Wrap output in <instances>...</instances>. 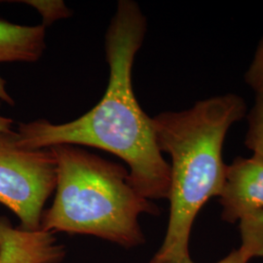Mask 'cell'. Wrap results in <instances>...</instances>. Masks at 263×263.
<instances>
[{
  "mask_svg": "<svg viewBox=\"0 0 263 263\" xmlns=\"http://www.w3.org/2000/svg\"><path fill=\"white\" fill-rule=\"evenodd\" d=\"M9 134V133H8ZM53 149H22L0 135V203L20 219V227L40 230L44 206L56 188Z\"/></svg>",
  "mask_w": 263,
  "mask_h": 263,
  "instance_id": "cell-4",
  "label": "cell"
},
{
  "mask_svg": "<svg viewBox=\"0 0 263 263\" xmlns=\"http://www.w3.org/2000/svg\"><path fill=\"white\" fill-rule=\"evenodd\" d=\"M66 256V247L55 234L15 227L0 216V263H62Z\"/></svg>",
  "mask_w": 263,
  "mask_h": 263,
  "instance_id": "cell-6",
  "label": "cell"
},
{
  "mask_svg": "<svg viewBox=\"0 0 263 263\" xmlns=\"http://www.w3.org/2000/svg\"><path fill=\"white\" fill-rule=\"evenodd\" d=\"M0 100L12 106L15 104L13 98L8 94L6 90V81L1 76H0Z\"/></svg>",
  "mask_w": 263,
  "mask_h": 263,
  "instance_id": "cell-12",
  "label": "cell"
},
{
  "mask_svg": "<svg viewBox=\"0 0 263 263\" xmlns=\"http://www.w3.org/2000/svg\"><path fill=\"white\" fill-rule=\"evenodd\" d=\"M247 83L254 89L255 103L248 116L249 129L246 145L254 151V155L263 158V42L247 72Z\"/></svg>",
  "mask_w": 263,
  "mask_h": 263,
  "instance_id": "cell-8",
  "label": "cell"
},
{
  "mask_svg": "<svg viewBox=\"0 0 263 263\" xmlns=\"http://www.w3.org/2000/svg\"><path fill=\"white\" fill-rule=\"evenodd\" d=\"M13 120L8 117L0 115V135L1 134H8L13 131L12 130V125H13Z\"/></svg>",
  "mask_w": 263,
  "mask_h": 263,
  "instance_id": "cell-13",
  "label": "cell"
},
{
  "mask_svg": "<svg viewBox=\"0 0 263 263\" xmlns=\"http://www.w3.org/2000/svg\"><path fill=\"white\" fill-rule=\"evenodd\" d=\"M29 5H32L42 14L44 21L51 24L53 21L61 18H66L68 16L69 10L66 8L65 4L60 1L42 2V1H24Z\"/></svg>",
  "mask_w": 263,
  "mask_h": 263,
  "instance_id": "cell-10",
  "label": "cell"
},
{
  "mask_svg": "<svg viewBox=\"0 0 263 263\" xmlns=\"http://www.w3.org/2000/svg\"><path fill=\"white\" fill-rule=\"evenodd\" d=\"M242 249L250 259L263 256V210L239 221Z\"/></svg>",
  "mask_w": 263,
  "mask_h": 263,
  "instance_id": "cell-9",
  "label": "cell"
},
{
  "mask_svg": "<svg viewBox=\"0 0 263 263\" xmlns=\"http://www.w3.org/2000/svg\"><path fill=\"white\" fill-rule=\"evenodd\" d=\"M245 114L243 99L227 94L200 101L183 111L160 113L152 118L158 148L169 153L172 165L168 227L151 263L190 257L189 239L198 213L211 198L220 195L223 186L226 134Z\"/></svg>",
  "mask_w": 263,
  "mask_h": 263,
  "instance_id": "cell-2",
  "label": "cell"
},
{
  "mask_svg": "<svg viewBox=\"0 0 263 263\" xmlns=\"http://www.w3.org/2000/svg\"><path fill=\"white\" fill-rule=\"evenodd\" d=\"M45 26H19L0 20V63H33L45 50Z\"/></svg>",
  "mask_w": 263,
  "mask_h": 263,
  "instance_id": "cell-7",
  "label": "cell"
},
{
  "mask_svg": "<svg viewBox=\"0 0 263 263\" xmlns=\"http://www.w3.org/2000/svg\"><path fill=\"white\" fill-rule=\"evenodd\" d=\"M51 148L57 161L56 196L42 214L40 229L95 236L125 249L143 244L140 216L159 211L133 187L129 172L74 145Z\"/></svg>",
  "mask_w": 263,
  "mask_h": 263,
  "instance_id": "cell-3",
  "label": "cell"
},
{
  "mask_svg": "<svg viewBox=\"0 0 263 263\" xmlns=\"http://www.w3.org/2000/svg\"><path fill=\"white\" fill-rule=\"evenodd\" d=\"M146 32V19L132 0L118 2L105 34L109 82L101 102L80 118L65 124L47 120L20 123L7 134L22 149L82 144L115 154L129 167L133 187L147 200L168 199L171 166L159 151L152 118L141 109L132 85L135 57Z\"/></svg>",
  "mask_w": 263,
  "mask_h": 263,
  "instance_id": "cell-1",
  "label": "cell"
},
{
  "mask_svg": "<svg viewBox=\"0 0 263 263\" xmlns=\"http://www.w3.org/2000/svg\"><path fill=\"white\" fill-rule=\"evenodd\" d=\"M251 259L250 257L245 254L244 251L240 248L233 250L230 254L226 255L224 258L220 259L219 261L216 263H249ZM164 263H195L192 261V259L190 257L179 260V261H172V262H164Z\"/></svg>",
  "mask_w": 263,
  "mask_h": 263,
  "instance_id": "cell-11",
  "label": "cell"
},
{
  "mask_svg": "<svg viewBox=\"0 0 263 263\" xmlns=\"http://www.w3.org/2000/svg\"><path fill=\"white\" fill-rule=\"evenodd\" d=\"M219 202L221 218L236 223L245 216L263 210V158L253 155L237 158L226 166Z\"/></svg>",
  "mask_w": 263,
  "mask_h": 263,
  "instance_id": "cell-5",
  "label": "cell"
}]
</instances>
